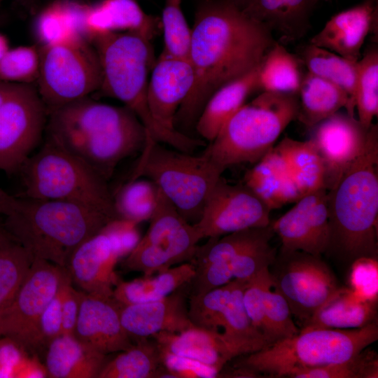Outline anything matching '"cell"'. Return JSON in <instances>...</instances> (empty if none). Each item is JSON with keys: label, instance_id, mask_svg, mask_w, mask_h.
Segmentation results:
<instances>
[{"label": "cell", "instance_id": "27", "mask_svg": "<svg viewBox=\"0 0 378 378\" xmlns=\"http://www.w3.org/2000/svg\"><path fill=\"white\" fill-rule=\"evenodd\" d=\"M318 0H248L243 10L286 41L303 37Z\"/></svg>", "mask_w": 378, "mask_h": 378}, {"label": "cell", "instance_id": "39", "mask_svg": "<svg viewBox=\"0 0 378 378\" xmlns=\"http://www.w3.org/2000/svg\"><path fill=\"white\" fill-rule=\"evenodd\" d=\"M158 188L148 178L129 179L113 195L118 218L137 224L149 220L156 206Z\"/></svg>", "mask_w": 378, "mask_h": 378}, {"label": "cell", "instance_id": "34", "mask_svg": "<svg viewBox=\"0 0 378 378\" xmlns=\"http://www.w3.org/2000/svg\"><path fill=\"white\" fill-rule=\"evenodd\" d=\"M298 55L275 42L267 52L259 67L260 89L262 92L298 94L305 72Z\"/></svg>", "mask_w": 378, "mask_h": 378}, {"label": "cell", "instance_id": "37", "mask_svg": "<svg viewBox=\"0 0 378 378\" xmlns=\"http://www.w3.org/2000/svg\"><path fill=\"white\" fill-rule=\"evenodd\" d=\"M34 257L0 223V311L11 301Z\"/></svg>", "mask_w": 378, "mask_h": 378}, {"label": "cell", "instance_id": "59", "mask_svg": "<svg viewBox=\"0 0 378 378\" xmlns=\"http://www.w3.org/2000/svg\"><path fill=\"white\" fill-rule=\"evenodd\" d=\"M18 1L22 4H24V5L25 4L30 2V0H18Z\"/></svg>", "mask_w": 378, "mask_h": 378}, {"label": "cell", "instance_id": "40", "mask_svg": "<svg viewBox=\"0 0 378 378\" xmlns=\"http://www.w3.org/2000/svg\"><path fill=\"white\" fill-rule=\"evenodd\" d=\"M355 108L358 120L370 127L378 114V50L369 49L357 62Z\"/></svg>", "mask_w": 378, "mask_h": 378}, {"label": "cell", "instance_id": "47", "mask_svg": "<svg viewBox=\"0 0 378 378\" xmlns=\"http://www.w3.org/2000/svg\"><path fill=\"white\" fill-rule=\"evenodd\" d=\"M273 281L270 267L260 271L247 281L243 292V302L246 313L257 331L271 344L264 314V293Z\"/></svg>", "mask_w": 378, "mask_h": 378}, {"label": "cell", "instance_id": "22", "mask_svg": "<svg viewBox=\"0 0 378 378\" xmlns=\"http://www.w3.org/2000/svg\"><path fill=\"white\" fill-rule=\"evenodd\" d=\"M377 0H364L330 18L309 43L357 62L367 36L377 28Z\"/></svg>", "mask_w": 378, "mask_h": 378}, {"label": "cell", "instance_id": "58", "mask_svg": "<svg viewBox=\"0 0 378 378\" xmlns=\"http://www.w3.org/2000/svg\"><path fill=\"white\" fill-rule=\"evenodd\" d=\"M234 1L237 4H238L241 8L245 5V4L247 2L248 0H232Z\"/></svg>", "mask_w": 378, "mask_h": 378}, {"label": "cell", "instance_id": "26", "mask_svg": "<svg viewBox=\"0 0 378 378\" xmlns=\"http://www.w3.org/2000/svg\"><path fill=\"white\" fill-rule=\"evenodd\" d=\"M108 360L74 335L62 334L48 346L44 364L49 378H98Z\"/></svg>", "mask_w": 378, "mask_h": 378}, {"label": "cell", "instance_id": "55", "mask_svg": "<svg viewBox=\"0 0 378 378\" xmlns=\"http://www.w3.org/2000/svg\"><path fill=\"white\" fill-rule=\"evenodd\" d=\"M15 198L0 188V216H5L11 209Z\"/></svg>", "mask_w": 378, "mask_h": 378}, {"label": "cell", "instance_id": "23", "mask_svg": "<svg viewBox=\"0 0 378 378\" xmlns=\"http://www.w3.org/2000/svg\"><path fill=\"white\" fill-rule=\"evenodd\" d=\"M255 164L246 172L244 184L270 210L296 202L302 197L279 145L274 146Z\"/></svg>", "mask_w": 378, "mask_h": 378}, {"label": "cell", "instance_id": "11", "mask_svg": "<svg viewBox=\"0 0 378 378\" xmlns=\"http://www.w3.org/2000/svg\"><path fill=\"white\" fill-rule=\"evenodd\" d=\"M272 265V288L286 299L301 327L340 288L320 256L281 251Z\"/></svg>", "mask_w": 378, "mask_h": 378}, {"label": "cell", "instance_id": "4", "mask_svg": "<svg viewBox=\"0 0 378 378\" xmlns=\"http://www.w3.org/2000/svg\"><path fill=\"white\" fill-rule=\"evenodd\" d=\"M19 172L24 186L20 196L77 203L118 218L107 181L49 136Z\"/></svg>", "mask_w": 378, "mask_h": 378}, {"label": "cell", "instance_id": "30", "mask_svg": "<svg viewBox=\"0 0 378 378\" xmlns=\"http://www.w3.org/2000/svg\"><path fill=\"white\" fill-rule=\"evenodd\" d=\"M377 301L362 300L349 288L340 287L301 327L351 329L377 321Z\"/></svg>", "mask_w": 378, "mask_h": 378}, {"label": "cell", "instance_id": "25", "mask_svg": "<svg viewBox=\"0 0 378 378\" xmlns=\"http://www.w3.org/2000/svg\"><path fill=\"white\" fill-rule=\"evenodd\" d=\"M259 67L223 85L210 97L195 126L202 139L211 142L225 123L246 104L248 97L260 90Z\"/></svg>", "mask_w": 378, "mask_h": 378}, {"label": "cell", "instance_id": "35", "mask_svg": "<svg viewBox=\"0 0 378 378\" xmlns=\"http://www.w3.org/2000/svg\"><path fill=\"white\" fill-rule=\"evenodd\" d=\"M307 71L342 89L355 110L357 62L347 59L326 48L309 43L298 55Z\"/></svg>", "mask_w": 378, "mask_h": 378}, {"label": "cell", "instance_id": "56", "mask_svg": "<svg viewBox=\"0 0 378 378\" xmlns=\"http://www.w3.org/2000/svg\"><path fill=\"white\" fill-rule=\"evenodd\" d=\"M15 84L0 81V106L12 91Z\"/></svg>", "mask_w": 378, "mask_h": 378}, {"label": "cell", "instance_id": "20", "mask_svg": "<svg viewBox=\"0 0 378 378\" xmlns=\"http://www.w3.org/2000/svg\"><path fill=\"white\" fill-rule=\"evenodd\" d=\"M189 290L188 284L162 299L122 306L121 324L132 342L162 331L178 333L195 327L188 314Z\"/></svg>", "mask_w": 378, "mask_h": 378}, {"label": "cell", "instance_id": "12", "mask_svg": "<svg viewBox=\"0 0 378 378\" xmlns=\"http://www.w3.org/2000/svg\"><path fill=\"white\" fill-rule=\"evenodd\" d=\"M47 119L36 88L15 84L0 106V171L19 172L38 144Z\"/></svg>", "mask_w": 378, "mask_h": 378}, {"label": "cell", "instance_id": "15", "mask_svg": "<svg viewBox=\"0 0 378 378\" xmlns=\"http://www.w3.org/2000/svg\"><path fill=\"white\" fill-rule=\"evenodd\" d=\"M146 137L142 122L125 106L116 116L64 147L108 181L122 160L141 151Z\"/></svg>", "mask_w": 378, "mask_h": 378}, {"label": "cell", "instance_id": "7", "mask_svg": "<svg viewBox=\"0 0 378 378\" xmlns=\"http://www.w3.org/2000/svg\"><path fill=\"white\" fill-rule=\"evenodd\" d=\"M150 40L131 31L106 32L94 36L91 43L101 68L99 90L122 102L138 117L146 130V139L173 148L171 139L157 126L148 108V74L153 61Z\"/></svg>", "mask_w": 378, "mask_h": 378}, {"label": "cell", "instance_id": "18", "mask_svg": "<svg viewBox=\"0 0 378 378\" xmlns=\"http://www.w3.org/2000/svg\"><path fill=\"white\" fill-rule=\"evenodd\" d=\"M281 241V251H302L321 256L329 246L327 190L304 195L293 208L271 223Z\"/></svg>", "mask_w": 378, "mask_h": 378}, {"label": "cell", "instance_id": "57", "mask_svg": "<svg viewBox=\"0 0 378 378\" xmlns=\"http://www.w3.org/2000/svg\"><path fill=\"white\" fill-rule=\"evenodd\" d=\"M9 49V43L7 38L4 35L0 34V59Z\"/></svg>", "mask_w": 378, "mask_h": 378}, {"label": "cell", "instance_id": "50", "mask_svg": "<svg viewBox=\"0 0 378 378\" xmlns=\"http://www.w3.org/2000/svg\"><path fill=\"white\" fill-rule=\"evenodd\" d=\"M163 366L173 378H215L220 377L216 368L198 360L161 351Z\"/></svg>", "mask_w": 378, "mask_h": 378}, {"label": "cell", "instance_id": "24", "mask_svg": "<svg viewBox=\"0 0 378 378\" xmlns=\"http://www.w3.org/2000/svg\"><path fill=\"white\" fill-rule=\"evenodd\" d=\"M156 22L136 0H102L87 5L84 29L90 41L97 35L116 31L135 32L151 39L157 31Z\"/></svg>", "mask_w": 378, "mask_h": 378}, {"label": "cell", "instance_id": "32", "mask_svg": "<svg viewBox=\"0 0 378 378\" xmlns=\"http://www.w3.org/2000/svg\"><path fill=\"white\" fill-rule=\"evenodd\" d=\"M194 274L193 264L184 262L155 276H144L130 281L119 279L112 297L121 307L158 300L189 284Z\"/></svg>", "mask_w": 378, "mask_h": 378}, {"label": "cell", "instance_id": "2", "mask_svg": "<svg viewBox=\"0 0 378 378\" xmlns=\"http://www.w3.org/2000/svg\"><path fill=\"white\" fill-rule=\"evenodd\" d=\"M329 246L353 262L361 257L377 258L378 127L372 123L360 155L337 183L327 190Z\"/></svg>", "mask_w": 378, "mask_h": 378}, {"label": "cell", "instance_id": "9", "mask_svg": "<svg viewBox=\"0 0 378 378\" xmlns=\"http://www.w3.org/2000/svg\"><path fill=\"white\" fill-rule=\"evenodd\" d=\"M37 91L47 111L99 90L102 72L92 43L75 35L38 46Z\"/></svg>", "mask_w": 378, "mask_h": 378}, {"label": "cell", "instance_id": "8", "mask_svg": "<svg viewBox=\"0 0 378 378\" xmlns=\"http://www.w3.org/2000/svg\"><path fill=\"white\" fill-rule=\"evenodd\" d=\"M225 170L207 155H195L146 140L130 179L153 181L190 223L201 218L208 195Z\"/></svg>", "mask_w": 378, "mask_h": 378}, {"label": "cell", "instance_id": "49", "mask_svg": "<svg viewBox=\"0 0 378 378\" xmlns=\"http://www.w3.org/2000/svg\"><path fill=\"white\" fill-rule=\"evenodd\" d=\"M349 284L350 290L358 298L377 301V258L361 257L354 260L351 264Z\"/></svg>", "mask_w": 378, "mask_h": 378}, {"label": "cell", "instance_id": "19", "mask_svg": "<svg viewBox=\"0 0 378 378\" xmlns=\"http://www.w3.org/2000/svg\"><path fill=\"white\" fill-rule=\"evenodd\" d=\"M120 258L118 243L103 227L75 249L66 268L72 284L80 290L110 298L120 279L115 268Z\"/></svg>", "mask_w": 378, "mask_h": 378}, {"label": "cell", "instance_id": "51", "mask_svg": "<svg viewBox=\"0 0 378 378\" xmlns=\"http://www.w3.org/2000/svg\"><path fill=\"white\" fill-rule=\"evenodd\" d=\"M30 354L13 337L0 336V378H17L19 370Z\"/></svg>", "mask_w": 378, "mask_h": 378}, {"label": "cell", "instance_id": "60", "mask_svg": "<svg viewBox=\"0 0 378 378\" xmlns=\"http://www.w3.org/2000/svg\"><path fill=\"white\" fill-rule=\"evenodd\" d=\"M1 2H2V0H0V6H1Z\"/></svg>", "mask_w": 378, "mask_h": 378}, {"label": "cell", "instance_id": "45", "mask_svg": "<svg viewBox=\"0 0 378 378\" xmlns=\"http://www.w3.org/2000/svg\"><path fill=\"white\" fill-rule=\"evenodd\" d=\"M272 285L267 287L264 293V314L271 344L296 335L300 329L293 320L289 305L286 299Z\"/></svg>", "mask_w": 378, "mask_h": 378}, {"label": "cell", "instance_id": "36", "mask_svg": "<svg viewBox=\"0 0 378 378\" xmlns=\"http://www.w3.org/2000/svg\"><path fill=\"white\" fill-rule=\"evenodd\" d=\"M86 6L59 0L43 9L35 23V34L39 46L75 35L87 38L84 29Z\"/></svg>", "mask_w": 378, "mask_h": 378}, {"label": "cell", "instance_id": "29", "mask_svg": "<svg viewBox=\"0 0 378 378\" xmlns=\"http://www.w3.org/2000/svg\"><path fill=\"white\" fill-rule=\"evenodd\" d=\"M247 281L234 279L228 302L223 312L218 327L219 337L232 358L259 351L270 345L250 320L243 302Z\"/></svg>", "mask_w": 378, "mask_h": 378}, {"label": "cell", "instance_id": "5", "mask_svg": "<svg viewBox=\"0 0 378 378\" xmlns=\"http://www.w3.org/2000/svg\"><path fill=\"white\" fill-rule=\"evenodd\" d=\"M377 340V321L359 328L300 330L296 335L237 357L233 367L242 368L258 375L287 377L298 369L346 361Z\"/></svg>", "mask_w": 378, "mask_h": 378}, {"label": "cell", "instance_id": "48", "mask_svg": "<svg viewBox=\"0 0 378 378\" xmlns=\"http://www.w3.org/2000/svg\"><path fill=\"white\" fill-rule=\"evenodd\" d=\"M65 282L38 319L33 335L31 354L38 355L39 351H46L49 344L62 334V300Z\"/></svg>", "mask_w": 378, "mask_h": 378}, {"label": "cell", "instance_id": "61", "mask_svg": "<svg viewBox=\"0 0 378 378\" xmlns=\"http://www.w3.org/2000/svg\"><path fill=\"white\" fill-rule=\"evenodd\" d=\"M326 1H332V0H326Z\"/></svg>", "mask_w": 378, "mask_h": 378}, {"label": "cell", "instance_id": "3", "mask_svg": "<svg viewBox=\"0 0 378 378\" xmlns=\"http://www.w3.org/2000/svg\"><path fill=\"white\" fill-rule=\"evenodd\" d=\"M15 197L3 227L34 258L65 268L81 243L114 220L77 203Z\"/></svg>", "mask_w": 378, "mask_h": 378}, {"label": "cell", "instance_id": "44", "mask_svg": "<svg viewBox=\"0 0 378 378\" xmlns=\"http://www.w3.org/2000/svg\"><path fill=\"white\" fill-rule=\"evenodd\" d=\"M38 72V46L10 48L0 59V81L31 85L36 82Z\"/></svg>", "mask_w": 378, "mask_h": 378}, {"label": "cell", "instance_id": "16", "mask_svg": "<svg viewBox=\"0 0 378 378\" xmlns=\"http://www.w3.org/2000/svg\"><path fill=\"white\" fill-rule=\"evenodd\" d=\"M268 206L246 186L229 183L222 176L206 200L194 224L201 239L270 225Z\"/></svg>", "mask_w": 378, "mask_h": 378}, {"label": "cell", "instance_id": "38", "mask_svg": "<svg viewBox=\"0 0 378 378\" xmlns=\"http://www.w3.org/2000/svg\"><path fill=\"white\" fill-rule=\"evenodd\" d=\"M278 145L302 196L325 188L323 164L310 139L300 141L285 137Z\"/></svg>", "mask_w": 378, "mask_h": 378}, {"label": "cell", "instance_id": "54", "mask_svg": "<svg viewBox=\"0 0 378 378\" xmlns=\"http://www.w3.org/2000/svg\"><path fill=\"white\" fill-rule=\"evenodd\" d=\"M48 372L37 354H31L18 371L17 378H46Z\"/></svg>", "mask_w": 378, "mask_h": 378}, {"label": "cell", "instance_id": "28", "mask_svg": "<svg viewBox=\"0 0 378 378\" xmlns=\"http://www.w3.org/2000/svg\"><path fill=\"white\" fill-rule=\"evenodd\" d=\"M151 337L161 351L198 360L219 371L233 359L218 332L195 326L178 333L159 332Z\"/></svg>", "mask_w": 378, "mask_h": 378}, {"label": "cell", "instance_id": "31", "mask_svg": "<svg viewBox=\"0 0 378 378\" xmlns=\"http://www.w3.org/2000/svg\"><path fill=\"white\" fill-rule=\"evenodd\" d=\"M298 95L297 120L309 130L342 108L354 116L349 98L342 89L307 71L304 74Z\"/></svg>", "mask_w": 378, "mask_h": 378}, {"label": "cell", "instance_id": "14", "mask_svg": "<svg viewBox=\"0 0 378 378\" xmlns=\"http://www.w3.org/2000/svg\"><path fill=\"white\" fill-rule=\"evenodd\" d=\"M193 83V69L188 59L161 53L147 90L148 108L157 126L171 139L174 148L190 153L204 142L177 130L174 120Z\"/></svg>", "mask_w": 378, "mask_h": 378}, {"label": "cell", "instance_id": "13", "mask_svg": "<svg viewBox=\"0 0 378 378\" xmlns=\"http://www.w3.org/2000/svg\"><path fill=\"white\" fill-rule=\"evenodd\" d=\"M69 277L66 268L34 258L18 290L0 311V336L13 337L31 354L38 319Z\"/></svg>", "mask_w": 378, "mask_h": 378}, {"label": "cell", "instance_id": "46", "mask_svg": "<svg viewBox=\"0 0 378 378\" xmlns=\"http://www.w3.org/2000/svg\"><path fill=\"white\" fill-rule=\"evenodd\" d=\"M271 239L255 243L225 262L230 267L234 279L248 281L273 264L276 255V249L270 244Z\"/></svg>", "mask_w": 378, "mask_h": 378}, {"label": "cell", "instance_id": "1", "mask_svg": "<svg viewBox=\"0 0 378 378\" xmlns=\"http://www.w3.org/2000/svg\"><path fill=\"white\" fill-rule=\"evenodd\" d=\"M275 42L265 25L232 0L202 2L191 28L188 54L194 83L176 113V130L183 133L195 127L210 97L260 65Z\"/></svg>", "mask_w": 378, "mask_h": 378}, {"label": "cell", "instance_id": "53", "mask_svg": "<svg viewBox=\"0 0 378 378\" xmlns=\"http://www.w3.org/2000/svg\"><path fill=\"white\" fill-rule=\"evenodd\" d=\"M83 294L73 286L70 278L65 282L62 300V334L74 335Z\"/></svg>", "mask_w": 378, "mask_h": 378}, {"label": "cell", "instance_id": "41", "mask_svg": "<svg viewBox=\"0 0 378 378\" xmlns=\"http://www.w3.org/2000/svg\"><path fill=\"white\" fill-rule=\"evenodd\" d=\"M378 357L366 347L349 360L323 367L302 368L290 372L292 378H377Z\"/></svg>", "mask_w": 378, "mask_h": 378}, {"label": "cell", "instance_id": "42", "mask_svg": "<svg viewBox=\"0 0 378 378\" xmlns=\"http://www.w3.org/2000/svg\"><path fill=\"white\" fill-rule=\"evenodd\" d=\"M234 279L207 292L189 295L188 314L194 326L218 332L220 319L230 297Z\"/></svg>", "mask_w": 378, "mask_h": 378}, {"label": "cell", "instance_id": "10", "mask_svg": "<svg viewBox=\"0 0 378 378\" xmlns=\"http://www.w3.org/2000/svg\"><path fill=\"white\" fill-rule=\"evenodd\" d=\"M146 234L122 266L145 276L163 272L175 265L191 262L202 239L194 224L188 222L158 188L154 211Z\"/></svg>", "mask_w": 378, "mask_h": 378}, {"label": "cell", "instance_id": "21", "mask_svg": "<svg viewBox=\"0 0 378 378\" xmlns=\"http://www.w3.org/2000/svg\"><path fill=\"white\" fill-rule=\"evenodd\" d=\"M120 308L113 297L84 292L74 336L106 355L129 349L134 342L121 324Z\"/></svg>", "mask_w": 378, "mask_h": 378}, {"label": "cell", "instance_id": "33", "mask_svg": "<svg viewBox=\"0 0 378 378\" xmlns=\"http://www.w3.org/2000/svg\"><path fill=\"white\" fill-rule=\"evenodd\" d=\"M172 377L163 366L160 351L152 338L134 342L104 366L98 378Z\"/></svg>", "mask_w": 378, "mask_h": 378}, {"label": "cell", "instance_id": "43", "mask_svg": "<svg viewBox=\"0 0 378 378\" xmlns=\"http://www.w3.org/2000/svg\"><path fill=\"white\" fill-rule=\"evenodd\" d=\"M182 0H164L162 13L164 32L162 54L188 59L191 28L181 9Z\"/></svg>", "mask_w": 378, "mask_h": 378}, {"label": "cell", "instance_id": "6", "mask_svg": "<svg viewBox=\"0 0 378 378\" xmlns=\"http://www.w3.org/2000/svg\"><path fill=\"white\" fill-rule=\"evenodd\" d=\"M298 111V94L262 91L225 123L203 153L223 170L234 164H255L297 120Z\"/></svg>", "mask_w": 378, "mask_h": 378}, {"label": "cell", "instance_id": "52", "mask_svg": "<svg viewBox=\"0 0 378 378\" xmlns=\"http://www.w3.org/2000/svg\"><path fill=\"white\" fill-rule=\"evenodd\" d=\"M137 223L121 218L108 222L104 229L118 243L122 258L128 255L141 239Z\"/></svg>", "mask_w": 378, "mask_h": 378}, {"label": "cell", "instance_id": "17", "mask_svg": "<svg viewBox=\"0 0 378 378\" xmlns=\"http://www.w3.org/2000/svg\"><path fill=\"white\" fill-rule=\"evenodd\" d=\"M370 127H365L346 111H339L310 129L309 139L321 158L327 190L337 183L345 170L362 153Z\"/></svg>", "mask_w": 378, "mask_h": 378}]
</instances>
